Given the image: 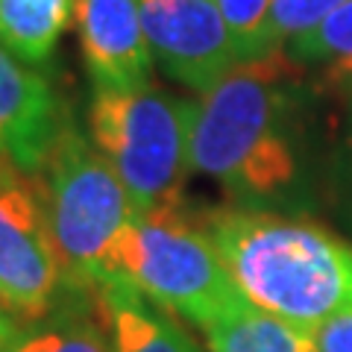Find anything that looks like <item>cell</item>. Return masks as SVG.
Wrapping results in <instances>:
<instances>
[{"mask_svg": "<svg viewBox=\"0 0 352 352\" xmlns=\"http://www.w3.org/2000/svg\"><path fill=\"white\" fill-rule=\"evenodd\" d=\"M232 32L235 50L241 62H256L279 50L276 36L270 27V3L273 0H214Z\"/></svg>", "mask_w": 352, "mask_h": 352, "instance_id": "15", "label": "cell"}, {"mask_svg": "<svg viewBox=\"0 0 352 352\" xmlns=\"http://www.w3.org/2000/svg\"><path fill=\"white\" fill-rule=\"evenodd\" d=\"M100 300L112 326L115 352H203L188 329L176 323V314L150 302L126 282L103 288Z\"/></svg>", "mask_w": 352, "mask_h": 352, "instance_id": "11", "label": "cell"}, {"mask_svg": "<svg viewBox=\"0 0 352 352\" xmlns=\"http://www.w3.org/2000/svg\"><path fill=\"white\" fill-rule=\"evenodd\" d=\"M62 120V103L47 76L0 44V159L36 173Z\"/></svg>", "mask_w": 352, "mask_h": 352, "instance_id": "9", "label": "cell"}, {"mask_svg": "<svg viewBox=\"0 0 352 352\" xmlns=\"http://www.w3.org/2000/svg\"><path fill=\"white\" fill-rule=\"evenodd\" d=\"M203 335L208 352H320L311 329L261 311L247 300L206 323Z\"/></svg>", "mask_w": 352, "mask_h": 352, "instance_id": "12", "label": "cell"}, {"mask_svg": "<svg viewBox=\"0 0 352 352\" xmlns=\"http://www.w3.org/2000/svg\"><path fill=\"white\" fill-rule=\"evenodd\" d=\"M141 24L153 62L200 94L241 65L214 0H141Z\"/></svg>", "mask_w": 352, "mask_h": 352, "instance_id": "7", "label": "cell"}, {"mask_svg": "<svg viewBox=\"0 0 352 352\" xmlns=\"http://www.w3.org/2000/svg\"><path fill=\"white\" fill-rule=\"evenodd\" d=\"M68 294L38 179L0 159V308L41 317Z\"/></svg>", "mask_w": 352, "mask_h": 352, "instance_id": "6", "label": "cell"}, {"mask_svg": "<svg viewBox=\"0 0 352 352\" xmlns=\"http://www.w3.org/2000/svg\"><path fill=\"white\" fill-rule=\"evenodd\" d=\"M32 176L44 197L68 291L100 296L103 288L115 285L118 247L138 214L124 182L68 118Z\"/></svg>", "mask_w": 352, "mask_h": 352, "instance_id": "3", "label": "cell"}, {"mask_svg": "<svg viewBox=\"0 0 352 352\" xmlns=\"http://www.w3.org/2000/svg\"><path fill=\"white\" fill-rule=\"evenodd\" d=\"M115 282L200 329L244 302L206 223L182 203L132 217L118 247Z\"/></svg>", "mask_w": 352, "mask_h": 352, "instance_id": "5", "label": "cell"}, {"mask_svg": "<svg viewBox=\"0 0 352 352\" xmlns=\"http://www.w3.org/2000/svg\"><path fill=\"white\" fill-rule=\"evenodd\" d=\"M285 50L241 62L194 103L191 168L241 208L282 212L308 200V159ZM285 214V212H282Z\"/></svg>", "mask_w": 352, "mask_h": 352, "instance_id": "1", "label": "cell"}, {"mask_svg": "<svg viewBox=\"0 0 352 352\" xmlns=\"http://www.w3.org/2000/svg\"><path fill=\"white\" fill-rule=\"evenodd\" d=\"M0 352H115L106 305L97 294L68 291L56 308L18 326Z\"/></svg>", "mask_w": 352, "mask_h": 352, "instance_id": "10", "label": "cell"}, {"mask_svg": "<svg viewBox=\"0 0 352 352\" xmlns=\"http://www.w3.org/2000/svg\"><path fill=\"white\" fill-rule=\"evenodd\" d=\"M74 15V0H0V44L30 65L44 62Z\"/></svg>", "mask_w": 352, "mask_h": 352, "instance_id": "13", "label": "cell"}, {"mask_svg": "<svg viewBox=\"0 0 352 352\" xmlns=\"http://www.w3.org/2000/svg\"><path fill=\"white\" fill-rule=\"evenodd\" d=\"M208 238L244 300L314 329L352 308V244L296 214L220 208Z\"/></svg>", "mask_w": 352, "mask_h": 352, "instance_id": "2", "label": "cell"}, {"mask_svg": "<svg viewBox=\"0 0 352 352\" xmlns=\"http://www.w3.org/2000/svg\"><path fill=\"white\" fill-rule=\"evenodd\" d=\"M74 18L94 88L150 82L153 53L141 24V0H74Z\"/></svg>", "mask_w": 352, "mask_h": 352, "instance_id": "8", "label": "cell"}, {"mask_svg": "<svg viewBox=\"0 0 352 352\" xmlns=\"http://www.w3.org/2000/svg\"><path fill=\"white\" fill-rule=\"evenodd\" d=\"M15 329H18V323H15L12 317H9V314L3 311V308H0V344H6L9 335H12Z\"/></svg>", "mask_w": 352, "mask_h": 352, "instance_id": "18", "label": "cell"}, {"mask_svg": "<svg viewBox=\"0 0 352 352\" xmlns=\"http://www.w3.org/2000/svg\"><path fill=\"white\" fill-rule=\"evenodd\" d=\"M320 352H352V308L335 314L332 320L314 329Z\"/></svg>", "mask_w": 352, "mask_h": 352, "instance_id": "17", "label": "cell"}, {"mask_svg": "<svg viewBox=\"0 0 352 352\" xmlns=\"http://www.w3.org/2000/svg\"><path fill=\"white\" fill-rule=\"evenodd\" d=\"M285 56L294 65H320L335 82H352V0L338 6L323 24L285 41Z\"/></svg>", "mask_w": 352, "mask_h": 352, "instance_id": "14", "label": "cell"}, {"mask_svg": "<svg viewBox=\"0 0 352 352\" xmlns=\"http://www.w3.org/2000/svg\"><path fill=\"white\" fill-rule=\"evenodd\" d=\"M344 3L346 0H273L270 27H273V36H276V44L282 47L285 41L314 30Z\"/></svg>", "mask_w": 352, "mask_h": 352, "instance_id": "16", "label": "cell"}, {"mask_svg": "<svg viewBox=\"0 0 352 352\" xmlns=\"http://www.w3.org/2000/svg\"><path fill=\"white\" fill-rule=\"evenodd\" d=\"M88 138L115 168L135 212L182 203L191 168L194 100L162 88H94Z\"/></svg>", "mask_w": 352, "mask_h": 352, "instance_id": "4", "label": "cell"}]
</instances>
